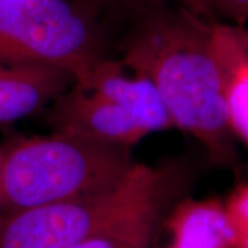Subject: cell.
Here are the masks:
<instances>
[{
	"label": "cell",
	"instance_id": "1",
	"mask_svg": "<svg viewBox=\"0 0 248 248\" xmlns=\"http://www.w3.org/2000/svg\"><path fill=\"white\" fill-rule=\"evenodd\" d=\"M112 47L128 72L149 80L170 119L203 146L210 163L240 170L223 80L213 43V19L177 1L128 9Z\"/></svg>",
	"mask_w": 248,
	"mask_h": 248
},
{
	"label": "cell",
	"instance_id": "2",
	"mask_svg": "<svg viewBox=\"0 0 248 248\" xmlns=\"http://www.w3.org/2000/svg\"><path fill=\"white\" fill-rule=\"evenodd\" d=\"M134 149L53 131L3 148L0 211L95 195L120 185L138 163Z\"/></svg>",
	"mask_w": 248,
	"mask_h": 248
},
{
	"label": "cell",
	"instance_id": "3",
	"mask_svg": "<svg viewBox=\"0 0 248 248\" xmlns=\"http://www.w3.org/2000/svg\"><path fill=\"white\" fill-rule=\"evenodd\" d=\"M94 0H11L0 4V65L48 66L75 83L113 57Z\"/></svg>",
	"mask_w": 248,
	"mask_h": 248
},
{
	"label": "cell",
	"instance_id": "4",
	"mask_svg": "<svg viewBox=\"0 0 248 248\" xmlns=\"http://www.w3.org/2000/svg\"><path fill=\"white\" fill-rule=\"evenodd\" d=\"M192 175L179 161L159 167L137 163L120 185L105 192L0 211V248H69Z\"/></svg>",
	"mask_w": 248,
	"mask_h": 248
},
{
	"label": "cell",
	"instance_id": "5",
	"mask_svg": "<svg viewBox=\"0 0 248 248\" xmlns=\"http://www.w3.org/2000/svg\"><path fill=\"white\" fill-rule=\"evenodd\" d=\"M47 123L94 141L134 149L149 135L137 119L113 102L73 84L48 105Z\"/></svg>",
	"mask_w": 248,
	"mask_h": 248
},
{
	"label": "cell",
	"instance_id": "6",
	"mask_svg": "<svg viewBox=\"0 0 248 248\" xmlns=\"http://www.w3.org/2000/svg\"><path fill=\"white\" fill-rule=\"evenodd\" d=\"M75 84L113 102L149 130H172L174 124L157 90L149 80L128 72L119 60L109 57Z\"/></svg>",
	"mask_w": 248,
	"mask_h": 248
},
{
	"label": "cell",
	"instance_id": "7",
	"mask_svg": "<svg viewBox=\"0 0 248 248\" xmlns=\"http://www.w3.org/2000/svg\"><path fill=\"white\" fill-rule=\"evenodd\" d=\"M153 248H233L221 197L185 196L161 218Z\"/></svg>",
	"mask_w": 248,
	"mask_h": 248
},
{
	"label": "cell",
	"instance_id": "8",
	"mask_svg": "<svg viewBox=\"0 0 248 248\" xmlns=\"http://www.w3.org/2000/svg\"><path fill=\"white\" fill-rule=\"evenodd\" d=\"M73 84L71 73L58 68L0 65V124L47 108Z\"/></svg>",
	"mask_w": 248,
	"mask_h": 248
},
{
	"label": "cell",
	"instance_id": "9",
	"mask_svg": "<svg viewBox=\"0 0 248 248\" xmlns=\"http://www.w3.org/2000/svg\"><path fill=\"white\" fill-rule=\"evenodd\" d=\"M211 28L232 133L248 149V29L215 19Z\"/></svg>",
	"mask_w": 248,
	"mask_h": 248
},
{
	"label": "cell",
	"instance_id": "10",
	"mask_svg": "<svg viewBox=\"0 0 248 248\" xmlns=\"http://www.w3.org/2000/svg\"><path fill=\"white\" fill-rule=\"evenodd\" d=\"M190 181L186 179L166 189L69 248H123L142 234L157 229L170 207L187 196Z\"/></svg>",
	"mask_w": 248,
	"mask_h": 248
},
{
	"label": "cell",
	"instance_id": "11",
	"mask_svg": "<svg viewBox=\"0 0 248 248\" xmlns=\"http://www.w3.org/2000/svg\"><path fill=\"white\" fill-rule=\"evenodd\" d=\"M239 175L222 203L231 228L233 248H248V171Z\"/></svg>",
	"mask_w": 248,
	"mask_h": 248
},
{
	"label": "cell",
	"instance_id": "12",
	"mask_svg": "<svg viewBox=\"0 0 248 248\" xmlns=\"http://www.w3.org/2000/svg\"><path fill=\"white\" fill-rule=\"evenodd\" d=\"M204 17L248 29V0H202Z\"/></svg>",
	"mask_w": 248,
	"mask_h": 248
},
{
	"label": "cell",
	"instance_id": "13",
	"mask_svg": "<svg viewBox=\"0 0 248 248\" xmlns=\"http://www.w3.org/2000/svg\"><path fill=\"white\" fill-rule=\"evenodd\" d=\"M99 6H108V7H117V9H128V7H135V6H142V4H151V3H157V1H177L181 3L200 16H203V9H202V0H94Z\"/></svg>",
	"mask_w": 248,
	"mask_h": 248
},
{
	"label": "cell",
	"instance_id": "14",
	"mask_svg": "<svg viewBox=\"0 0 248 248\" xmlns=\"http://www.w3.org/2000/svg\"><path fill=\"white\" fill-rule=\"evenodd\" d=\"M156 231L157 229L142 234L138 239L133 240L131 243H128L127 246H124L123 248H153V241H155Z\"/></svg>",
	"mask_w": 248,
	"mask_h": 248
},
{
	"label": "cell",
	"instance_id": "15",
	"mask_svg": "<svg viewBox=\"0 0 248 248\" xmlns=\"http://www.w3.org/2000/svg\"><path fill=\"white\" fill-rule=\"evenodd\" d=\"M3 166H4V155H3V148H0V199H1V186H3Z\"/></svg>",
	"mask_w": 248,
	"mask_h": 248
},
{
	"label": "cell",
	"instance_id": "16",
	"mask_svg": "<svg viewBox=\"0 0 248 248\" xmlns=\"http://www.w3.org/2000/svg\"><path fill=\"white\" fill-rule=\"evenodd\" d=\"M7 1H11V0H0V4H3V3H7Z\"/></svg>",
	"mask_w": 248,
	"mask_h": 248
}]
</instances>
